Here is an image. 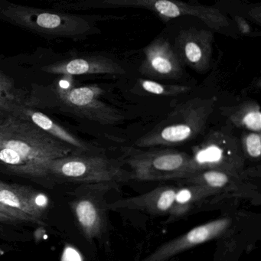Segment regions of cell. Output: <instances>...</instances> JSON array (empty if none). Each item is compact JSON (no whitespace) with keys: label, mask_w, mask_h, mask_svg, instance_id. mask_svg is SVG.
<instances>
[{"label":"cell","mask_w":261,"mask_h":261,"mask_svg":"<svg viewBox=\"0 0 261 261\" xmlns=\"http://www.w3.org/2000/svg\"><path fill=\"white\" fill-rule=\"evenodd\" d=\"M74 154L79 153L20 114L0 123V165L18 175L48 178L50 162Z\"/></svg>","instance_id":"cell-1"},{"label":"cell","mask_w":261,"mask_h":261,"mask_svg":"<svg viewBox=\"0 0 261 261\" xmlns=\"http://www.w3.org/2000/svg\"><path fill=\"white\" fill-rule=\"evenodd\" d=\"M97 18L0 0V20L49 39H85L100 31L95 25Z\"/></svg>","instance_id":"cell-2"},{"label":"cell","mask_w":261,"mask_h":261,"mask_svg":"<svg viewBox=\"0 0 261 261\" xmlns=\"http://www.w3.org/2000/svg\"><path fill=\"white\" fill-rule=\"evenodd\" d=\"M215 102L214 97H195L180 103L134 145L143 148L174 146L195 140L205 129Z\"/></svg>","instance_id":"cell-3"},{"label":"cell","mask_w":261,"mask_h":261,"mask_svg":"<svg viewBox=\"0 0 261 261\" xmlns=\"http://www.w3.org/2000/svg\"><path fill=\"white\" fill-rule=\"evenodd\" d=\"M55 8L63 12L81 11L95 8L146 9L156 13L163 19L181 16H194L204 22L215 31L222 32L230 25L228 19L218 9L201 4L169 1V0H103V1H61L54 4Z\"/></svg>","instance_id":"cell-4"},{"label":"cell","mask_w":261,"mask_h":261,"mask_svg":"<svg viewBox=\"0 0 261 261\" xmlns=\"http://www.w3.org/2000/svg\"><path fill=\"white\" fill-rule=\"evenodd\" d=\"M48 178L90 184H118L133 179L123 163L94 154H74L50 162L46 166Z\"/></svg>","instance_id":"cell-5"},{"label":"cell","mask_w":261,"mask_h":261,"mask_svg":"<svg viewBox=\"0 0 261 261\" xmlns=\"http://www.w3.org/2000/svg\"><path fill=\"white\" fill-rule=\"evenodd\" d=\"M123 162L137 181L183 180L195 174L189 154L169 149H123Z\"/></svg>","instance_id":"cell-6"},{"label":"cell","mask_w":261,"mask_h":261,"mask_svg":"<svg viewBox=\"0 0 261 261\" xmlns=\"http://www.w3.org/2000/svg\"><path fill=\"white\" fill-rule=\"evenodd\" d=\"M190 155L195 173L207 170L245 173L241 143L227 129L210 131L202 142L192 148Z\"/></svg>","instance_id":"cell-7"},{"label":"cell","mask_w":261,"mask_h":261,"mask_svg":"<svg viewBox=\"0 0 261 261\" xmlns=\"http://www.w3.org/2000/svg\"><path fill=\"white\" fill-rule=\"evenodd\" d=\"M56 100L63 111L102 125H117L124 120L119 110L101 100L105 91L97 85L54 88Z\"/></svg>","instance_id":"cell-8"},{"label":"cell","mask_w":261,"mask_h":261,"mask_svg":"<svg viewBox=\"0 0 261 261\" xmlns=\"http://www.w3.org/2000/svg\"><path fill=\"white\" fill-rule=\"evenodd\" d=\"M231 224L230 218H223L197 226L178 238L163 244L142 261H168L188 249L222 236Z\"/></svg>","instance_id":"cell-9"},{"label":"cell","mask_w":261,"mask_h":261,"mask_svg":"<svg viewBox=\"0 0 261 261\" xmlns=\"http://www.w3.org/2000/svg\"><path fill=\"white\" fill-rule=\"evenodd\" d=\"M214 39L211 30L186 29L177 36L175 51L181 62L198 72H205L211 67Z\"/></svg>","instance_id":"cell-10"},{"label":"cell","mask_w":261,"mask_h":261,"mask_svg":"<svg viewBox=\"0 0 261 261\" xmlns=\"http://www.w3.org/2000/svg\"><path fill=\"white\" fill-rule=\"evenodd\" d=\"M144 59L140 72L148 77L178 79L182 75V62L170 42L163 38L155 39L143 49Z\"/></svg>","instance_id":"cell-11"},{"label":"cell","mask_w":261,"mask_h":261,"mask_svg":"<svg viewBox=\"0 0 261 261\" xmlns=\"http://www.w3.org/2000/svg\"><path fill=\"white\" fill-rule=\"evenodd\" d=\"M42 71L51 74L73 76L84 74H125L123 67L110 58L100 56H82L60 61L42 67Z\"/></svg>","instance_id":"cell-12"},{"label":"cell","mask_w":261,"mask_h":261,"mask_svg":"<svg viewBox=\"0 0 261 261\" xmlns=\"http://www.w3.org/2000/svg\"><path fill=\"white\" fill-rule=\"evenodd\" d=\"M177 189L175 186H161L137 196L114 201L107 204V207L111 210L142 211L151 215H169Z\"/></svg>","instance_id":"cell-13"},{"label":"cell","mask_w":261,"mask_h":261,"mask_svg":"<svg viewBox=\"0 0 261 261\" xmlns=\"http://www.w3.org/2000/svg\"><path fill=\"white\" fill-rule=\"evenodd\" d=\"M45 195L30 188L0 180V203L40 221L46 205Z\"/></svg>","instance_id":"cell-14"},{"label":"cell","mask_w":261,"mask_h":261,"mask_svg":"<svg viewBox=\"0 0 261 261\" xmlns=\"http://www.w3.org/2000/svg\"><path fill=\"white\" fill-rule=\"evenodd\" d=\"M245 173L234 174L223 171L207 170L198 172L186 179V184L200 185L216 191L219 195L238 196L248 193L250 185L245 181Z\"/></svg>","instance_id":"cell-15"},{"label":"cell","mask_w":261,"mask_h":261,"mask_svg":"<svg viewBox=\"0 0 261 261\" xmlns=\"http://www.w3.org/2000/svg\"><path fill=\"white\" fill-rule=\"evenodd\" d=\"M105 207L94 197H84L71 204L76 220L85 236L91 240L101 236L106 227ZM108 208V207H107Z\"/></svg>","instance_id":"cell-16"},{"label":"cell","mask_w":261,"mask_h":261,"mask_svg":"<svg viewBox=\"0 0 261 261\" xmlns=\"http://www.w3.org/2000/svg\"><path fill=\"white\" fill-rule=\"evenodd\" d=\"M18 114L34 123L44 132L49 134L56 140L71 146L79 154H92L91 152L97 149L89 143L71 134L43 113L34 109L30 103L23 107Z\"/></svg>","instance_id":"cell-17"},{"label":"cell","mask_w":261,"mask_h":261,"mask_svg":"<svg viewBox=\"0 0 261 261\" xmlns=\"http://www.w3.org/2000/svg\"><path fill=\"white\" fill-rule=\"evenodd\" d=\"M29 103L25 92L16 87L10 76L0 71V123L16 115Z\"/></svg>","instance_id":"cell-18"},{"label":"cell","mask_w":261,"mask_h":261,"mask_svg":"<svg viewBox=\"0 0 261 261\" xmlns=\"http://www.w3.org/2000/svg\"><path fill=\"white\" fill-rule=\"evenodd\" d=\"M219 195L216 191L200 185L187 184L177 189L173 206L169 213L170 218L182 216L206 199Z\"/></svg>","instance_id":"cell-19"},{"label":"cell","mask_w":261,"mask_h":261,"mask_svg":"<svg viewBox=\"0 0 261 261\" xmlns=\"http://www.w3.org/2000/svg\"><path fill=\"white\" fill-rule=\"evenodd\" d=\"M221 111L236 127L260 134V107L257 102L247 100L237 106L221 108Z\"/></svg>","instance_id":"cell-20"},{"label":"cell","mask_w":261,"mask_h":261,"mask_svg":"<svg viewBox=\"0 0 261 261\" xmlns=\"http://www.w3.org/2000/svg\"><path fill=\"white\" fill-rule=\"evenodd\" d=\"M139 84L143 91L155 95L178 96L186 94L191 90L186 85H164L146 79H139Z\"/></svg>","instance_id":"cell-21"},{"label":"cell","mask_w":261,"mask_h":261,"mask_svg":"<svg viewBox=\"0 0 261 261\" xmlns=\"http://www.w3.org/2000/svg\"><path fill=\"white\" fill-rule=\"evenodd\" d=\"M241 149L244 157L259 160L261 154V135L259 133L244 132L241 135Z\"/></svg>","instance_id":"cell-22"},{"label":"cell","mask_w":261,"mask_h":261,"mask_svg":"<svg viewBox=\"0 0 261 261\" xmlns=\"http://www.w3.org/2000/svg\"><path fill=\"white\" fill-rule=\"evenodd\" d=\"M32 221L39 223L41 221L0 203V222L14 223L16 221Z\"/></svg>","instance_id":"cell-23"},{"label":"cell","mask_w":261,"mask_h":261,"mask_svg":"<svg viewBox=\"0 0 261 261\" xmlns=\"http://www.w3.org/2000/svg\"><path fill=\"white\" fill-rule=\"evenodd\" d=\"M234 21L235 22H236L237 25H238V30H239V31L241 32L243 35L248 36V35L251 34V27H250V24L246 21L245 19L241 17V16H234Z\"/></svg>","instance_id":"cell-24"},{"label":"cell","mask_w":261,"mask_h":261,"mask_svg":"<svg viewBox=\"0 0 261 261\" xmlns=\"http://www.w3.org/2000/svg\"><path fill=\"white\" fill-rule=\"evenodd\" d=\"M249 15L250 18L255 22H257L259 25L261 24V7H256L251 8L249 11Z\"/></svg>","instance_id":"cell-25"}]
</instances>
